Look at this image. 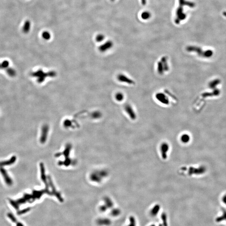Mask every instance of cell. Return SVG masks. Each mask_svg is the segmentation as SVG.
<instances>
[{"label": "cell", "mask_w": 226, "mask_h": 226, "mask_svg": "<svg viewBox=\"0 0 226 226\" xmlns=\"http://www.w3.org/2000/svg\"><path fill=\"white\" fill-rule=\"evenodd\" d=\"M56 73L54 71H50L48 73H45L42 70H38L36 72L32 73L33 76L37 77V78H38L37 81L39 83L44 82L47 77L53 78L56 76Z\"/></svg>", "instance_id": "6da1fadb"}, {"label": "cell", "mask_w": 226, "mask_h": 226, "mask_svg": "<svg viewBox=\"0 0 226 226\" xmlns=\"http://www.w3.org/2000/svg\"><path fill=\"white\" fill-rule=\"evenodd\" d=\"M179 7L177 9L176 12L177 18L175 19V21L177 23H179L180 21L185 19L186 17L185 15L183 12V6L188 5L189 4H192L189 3L187 1H185V0H179Z\"/></svg>", "instance_id": "7a4b0ae2"}, {"label": "cell", "mask_w": 226, "mask_h": 226, "mask_svg": "<svg viewBox=\"0 0 226 226\" xmlns=\"http://www.w3.org/2000/svg\"><path fill=\"white\" fill-rule=\"evenodd\" d=\"M206 171V168L204 167L201 166L198 168L193 167H190L188 171V175H201L203 174Z\"/></svg>", "instance_id": "3957f363"}, {"label": "cell", "mask_w": 226, "mask_h": 226, "mask_svg": "<svg viewBox=\"0 0 226 226\" xmlns=\"http://www.w3.org/2000/svg\"><path fill=\"white\" fill-rule=\"evenodd\" d=\"M160 151L162 158L166 160L167 158V153L169 150V145L165 142L162 143L160 146Z\"/></svg>", "instance_id": "277c9868"}, {"label": "cell", "mask_w": 226, "mask_h": 226, "mask_svg": "<svg viewBox=\"0 0 226 226\" xmlns=\"http://www.w3.org/2000/svg\"><path fill=\"white\" fill-rule=\"evenodd\" d=\"M155 98L157 101L165 105H168L169 103V100L168 98L163 93H157L155 95Z\"/></svg>", "instance_id": "5b68a950"}, {"label": "cell", "mask_w": 226, "mask_h": 226, "mask_svg": "<svg viewBox=\"0 0 226 226\" xmlns=\"http://www.w3.org/2000/svg\"><path fill=\"white\" fill-rule=\"evenodd\" d=\"M124 109L125 110L127 114L128 115L130 116V119L132 120H135L136 118V115L135 111L133 109L130 104H126L124 106Z\"/></svg>", "instance_id": "8992f818"}, {"label": "cell", "mask_w": 226, "mask_h": 226, "mask_svg": "<svg viewBox=\"0 0 226 226\" xmlns=\"http://www.w3.org/2000/svg\"><path fill=\"white\" fill-rule=\"evenodd\" d=\"M117 79L119 82L127 83L128 84L134 85L135 84V82L133 81V80L122 74H120L118 75Z\"/></svg>", "instance_id": "52a82bcc"}, {"label": "cell", "mask_w": 226, "mask_h": 226, "mask_svg": "<svg viewBox=\"0 0 226 226\" xmlns=\"http://www.w3.org/2000/svg\"><path fill=\"white\" fill-rule=\"evenodd\" d=\"M113 43L111 41H108L99 47V50L101 52H104L113 47Z\"/></svg>", "instance_id": "ba28073f"}, {"label": "cell", "mask_w": 226, "mask_h": 226, "mask_svg": "<svg viewBox=\"0 0 226 226\" xmlns=\"http://www.w3.org/2000/svg\"><path fill=\"white\" fill-rule=\"evenodd\" d=\"M0 172L3 176L5 181L7 185H11L13 183L11 179L9 177V176L7 174L6 170L3 167H1L0 168Z\"/></svg>", "instance_id": "9c48e42d"}, {"label": "cell", "mask_w": 226, "mask_h": 226, "mask_svg": "<svg viewBox=\"0 0 226 226\" xmlns=\"http://www.w3.org/2000/svg\"><path fill=\"white\" fill-rule=\"evenodd\" d=\"M157 70L158 73L160 75H163L165 72L163 64L162 62L160 60L157 62Z\"/></svg>", "instance_id": "30bf717a"}, {"label": "cell", "mask_w": 226, "mask_h": 226, "mask_svg": "<svg viewBox=\"0 0 226 226\" xmlns=\"http://www.w3.org/2000/svg\"><path fill=\"white\" fill-rule=\"evenodd\" d=\"M160 207L159 204H156L155 206L152 207V208L151 209L150 211V214L152 216H156L157 214H158L159 212L160 211Z\"/></svg>", "instance_id": "8fae6325"}, {"label": "cell", "mask_w": 226, "mask_h": 226, "mask_svg": "<svg viewBox=\"0 0 226 226\" xmlns=\"http://www.w3.org/2000/svg\"><path fill=\"white\" fill-rule=\"evenodd\" d=\"M16 156H13L11 157V159L8 161H3V162H0V166L2 167L3 166H6V165H11V164H13L15 162L16 160Z\"/></svg>", "instance_id": "7c38bea8"}, {"label": "cell", "mask_w": 226, "mask_h": 226, "mask_svg": "<svg viewBox=\"0 0 226 226\" xmlns=\"http://www.w3.org/2000/svg\"><path fill=\"white\" fill-rule=\"evenodd\" d=\"M160 60L162 62V63L163 64L165 72H167L169 70V66L168 63L167 57L166 56H163L161 58Z\"/></svg>", "instance_id": "4fadbf2b"}, {"label": "cell", "mask_w": 226, "mask_h": 226, "mask_svg": "<svg viewBox=\"0 0 226 226\" xmlns=\"http://www.w3.org/2000/svg\"><path fill=\"white\" fill-rule=\"evenodd\" d=\"M190 140V136L187 134H184L181 136V141L184 144L188 143Z\"/></svg>", "instance_id": "5bb4252c"}, {"label": "cell", "mask_w": 226, "mask_h": 226, "mask_svg": "<svg viewBox=\"0 0 226 226\" xmlns=\"http://www.w3.org/2000/svg\"><path fill=\"white\" fill-rule=\"evenodd\" d=\"M30 27H31V23L30 21H26L23 28V32L25 33H27L29 32L30 30Z\"/></svg>", "instance_id": "9a60e30c"}, {"label": "cell", "mask_w": 226, "mask_h": 226, "mask_svg": "<svg viewBox=\"0 0 226 226\" xmlns=\"http://www.w3.org/2000/svg\"><path fill=\"white\" fill-rule=\"evenodd\" d=\"M115 99L118 101H122L124 99V95L122 93L118 92L116 94Z\"/></svg>", "instance_id": "2e32d148"}, {"label": "cell", "mask_w": 226, "mask_h": 226, "mask_svg": "<svg viewBox=\"0 0 226 226\" xmlns=\"http://www.w3.org/2000/svg\"><path fill=\"white\" fill-rule=\"evenodd\" d=\"M128 226H136V220L134 217L131 216L129 219V223Z\"/></svg>", "instance_id": "e0dca14e"}, {"label": "cell", "mask_w": 226, "mask_h": 226, "mask_svg": "<svg viewBox=\"0 0 226 226\" xmlns=\"http://www.w3.org/2000/svg\"><path fill=\"white\" fill-rule=\"evenodd\" d=\"M42 37L45 40H49L51 37V34L48 31H45L42 33Z\"/></svg>", "instance_id": "ac0fdd59"}, {"label": "cell", "mask_w": 226, "mask_h": 226, "mask_svg": "<svg viewBox=\"0 0 226 226\" xmlns=\"http://www.w3.org/2000/svg\"><path fill=\"white\" fill-rule=\"evenodd\" d=\"M162 220L163 221L162 225L163 226H167V215L165 213L162 214Z\"/></svg>", "instance_id": "d6986e66"}, {"label": "cell", "mask_w": 226, "mask_h": 226, "mask_svg": "<svg viewBox=\"0 0 226 226\" xmlns=\"http://www.w3.org/2000/svg\"><path fill=\"white\" fill-rule=\"evenodd\" d=\"M105 36L103 34H99L95 37V40L97 42H101L105 39Z\"/></svg>", "instance_id": "ffe728a7"}, {"label": "cell", "mask_w": 226, "mask_h": 226, "mask_svg": "<svg viewBox=\"0 0 226 226\" xmlns=\"http://www.w3.org/2000/svg\"><path fill=\"white\" fill-rule=\"evenodd\" d=\"M7 72H8V74L10 75V76H14V75H15V74H16L15 71L12 69H9V70H8Z\"/></svg>", "instance_id": "44dd1931"}, {"label": "cell", "mask_w": 226, "mask_h": 226, "mask_svg": "<svg viewBox=\"0 0 226 226\" xmlns=\"http://www.w3.org/2000/svg\"><path fill=\"white\" fill-rule=\"evenodd\" d=\"M9 65V63L8 61H5L1 64V68H7Z\"/></svg>", "instance_id": "7402d4cb"}, {"label": "cell", "mask_w": 226, "mask_h": 226, "mask_svg": "<svg viewBox=\"0 0 226 226\" xmlns=\"http://www.w3.org/2000/svg\"><path fill=\"white\" fill-rule=\"evenodd\" d=\"M150 14L148 13H144L142 15V17L144 19H147L150 17Z\"/></svg>", "instance_id": "603a6c76"}, {"label": "cell", "mask_w": 226, "mask_h": 226, "mask_svg": "<svg viewBox=\"0 0 226 226\" xmlns=\"http://www.w3.org/2000/svg\"><path fill=\"white\" fill-rule=\"evenodd\" d=\"M223 201L224 203H225L226 204V195L224 196L223 198Z\"/></svg>", "instance_id": "cb8c5ba5"}, {"label": "cell", "mask_w": 226, "mask_h": 226, "mask_svg": "<svg viewBox=\"0 0 226 226\" xmlns=\"http://www.w3.org/2000/svg\"><path fill=\"white\" fill-rule=\"evenodd\" d=\"M142 2L143 5H145L146 3V0H142Z\"/></svg>", "instance_id": "d4e9b609"}, {"label": "cell", "mask_w": 226, "mask_h": 226, "mask_svg": "<svg viewBox=\"0 0 226 226\" xmlns=\"http://www.w3.org/2000/svg\"><path fill=\"white\" fill-rule=\"evenodd\" d=\"M150 226H155V225H150ZM158 226H163V225H162V224H160V225H159Z\"/></svg>", "instance_id": "484cf974"}]
</instances>
